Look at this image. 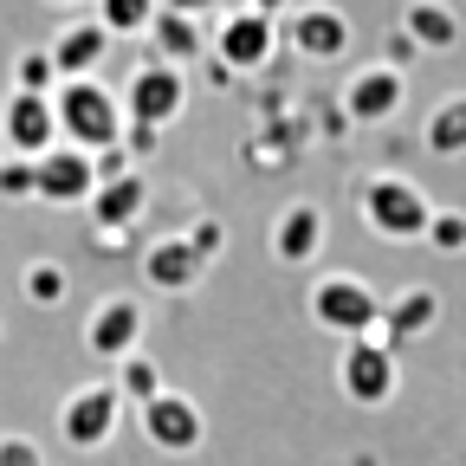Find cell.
<instances>
[{"instance_id": "1", "label": "cell", "mask_w": 466, "mask_h": 466, "mask_svg": "<svg viewBox=\"0 0 466 466\" xmlns=\"http://www.w3.org/2000/svg\"><path fill=\"white\" fill-rule=\"evenodd\" d=\"M52 104H58V130H66L78 149H110L124 137V104H116L97 78H66L52 91Z\"/></svg>"}, {"instance_id": "2", "label": "cell", "mask_w": 466, "mask_h": 466, "mask_svg": "<svg viewBox=\"0 0 466 466\" xmlns=\"http://www.w3.org/2000/svg\"><path fill=\"white\" fill-rule=\"evenodd\" d=\"M363 220L382 233V240H428L434 201L408 182V175H370L363 182Z\"/></svg>"}, {"instance_id": "3", "label": "cell", "mask_w": 466, "mask_h": 466, "mask_svg": "<svg viewBox=\"0 0 466 466\" xmlns=\"http://www.w3.org/2000/svg\"><path fill=\"white\" fill-rule=\"evenodd\" d=\"M382 299L357 279V272H330V279H318L311 285V318L324 324V330H337V337H376L382 330Z\"/></svg>"}, {"instance_id": "4", "label": "cell", "mask_w": 466, "mask_h": 466, "mask_svg": "<svg viewBox=\"0 0 466 466\" xmlns=\"http://www.w3.org/2000/svg\"><path fill=\"white\" fill-rule=\"evenodd\" d=\"M337 382H343L350 401H363V408L389 401V395H395V343H389L382 330H376V337H350L343 363H337Z\"/></svg>"}, {"instance_id": "5", "label": "cell", "mask_w": 466, "mask_h": 466, "mask_svg": "<svg viewBox=\"0 0 466 466\" xmlns=\"http://www.w3.org/2000/svg\"><path fill=\"white\" fill-rule=\"evenodd\" d=\"M272 46H279V20L259 14V7H233L214 26V58H220L227 72H259L266 58H272Z\"/></svg>"}, {"instance_id": "6", "label": "cell", "mask_w": 466, "mask_h": 466, "mask_svg": "<svg viewBox=\"0 0 466 466\" xmlns=\"http://www.w3.org/2000/svg\"><path fill=\"white\" fill-rule=\"evenodd\" d=\"M188 104V85H182V66H168V58H149V66L130 72V124H168V116H182Z\"/></svg>"}, {"instance_id": "7", "label": "cell", "mask_w": 466, "mask_h": 466, "mask_svg": "<svg viewBox=\"0 0 466 466\" xmlns=\"http://www.w3.org/2000/svg\"><path fill=\"white\" fill-rule=\"evenodd\" d=\"M401 97H408V72H395L389 58L382 66H363L343 85V110L357 116V124H389V116L401 110Z\"/></svg>"}, {"instance_id": "8", "label": "cell", "mask_w": 466, "mask_h": 466, "mask_svg": "<svg viewBox=\"0 0 466 466\" xmlns=\"http://www.w3.org/2000/svg\"><path fill=\"white\" fill-rule=\"evenodd\" d=\"M285 46L305 52V58H318V66H330V58L350 52V20L337 7H291L285 14Z\"/></svg>"}, {"instance_id": "9", "label": "cell", "mask_w": 466, "mask_h": 466, "mask_svg": "<svg viewBox=\"0 0 466 466\" xmlns=\"http://www.w3.org/2000/svg\"><path fill=\"white\" fill-rule=\"evenodd\" d=\"M116 33L91 14V20H72V26H58L46 46H52V58H58V78H91V66L104 58V46H110Z\"/></svg>"}, {"instance_id": "10", "label": "cell", "mask_w": 466, "mask_h": 466, "mask_svg": "<svg viewBox=\"0 0 466 466\" xmlns=\"http://www.w3.org/2000/svg\"><path fill=\"white\" fill-rule=\"evenodd\" d=\"M52 137H58V104H52V91H20V97L7 104V143L46 156Z\"/></svg>"}, {"instance_id": "11", "label": "cell", "mask_w": 466, "mask_h": 466, "mask_svg": "<svg viewBox=\"0 0 466 466\" xmlns=\"http://www.w3.org/2000/svg\"><path fill=\"white\" fill-rule=\"evenodd\" d=\"M33 168H39V188H46L52 201H78V195H91V182H97V168H91L85 149H46Z\"/></svg>"}, {"instance_id": "12", "label": "cell", "mask_w": 466, "mask_h": 466, "mask_svg": "<svg viewBox=\"0 0 466 466\" xmlns=\"http://www.w3.org/2000/svg\"><path fill=\"white\" fill-rule=\"evenodd\" d=\"M318 240H324V214L318 208H285L279 220H272V253L285 259V266H305L311 253H318Z\"/></svg>"}, {"instance_id": "13", "label": "cell", "mask_w": 466, "mask_h": 466, "mask_svg": "<svg viewBox=\"0 0 466 466\" xmlns=\"http://www.w3.org/2000/svg\"><path fill=\"white\" fill-rule=\"evenodd\" d=\"M149 46H156V58H168V66H188V58L208 46V39H201V14L162 7V14H156V26H149Z\"/></svg>"}, {"instance_id": "14", "label": "cell", "mask_w": 466, "mask_h": 466, "mask_svg": "<svg viewBox=\"0 0 466 466\" xmlns=\"http://www.w3.org/2000/svg\"><path fill=\"white\" fill-rule=\"evenodd\" d=\"M137 330H143V311L130 299H104L97 318H91V343L104 350V357H130L137 350Z\"/></svg>"}, {"instance_id": "15", "label": "cell", "mask_w": 466, "mask_h": 466, "mask_svg": "<svg viewBox=\"0 0 466 466\" xmlns=\"http://www.w3.org/2000/svg\"><path fill=\"white\" fill-rule=\"evenodd\" d=\"M401 26L415 33L428 52H453V46H460V14L441 7V0H408V7H401Z\"/></svg>"}, {"instance_id": "16", "label": "cell", "mask_w": 466, "mask_h": 466, "mask_svg": "<svg viewBox=\"0 0 466 466\" xmlns=\"http://www.w3.org/2000/svg\"><path fill=\"white\" fill-rule=\"evenodd\" d=\"M143 421H149V434L162 447H195L201 441V415H195V401H182V395H156Z\"/></svg>"}, {"instance_id": "17", "label": "cell", "mask_w": 466, "mask_h": 466, "mask_svg": "<svg viewBox=\"0 0 466 466\" xmlns=\"http://www.w3.org/2000/svg\"><path fill=\"white\" fill-rule=\"evenodd\" d=\"M434 318H441V299L428 285H408L401 299L382 311V324H389V343H401V337H421V330H434Z\"/></svg>"}, {"instance_id": "18", "label": "cell", "mask_w": 466, "mask_h": 466, "mask_svg": "<svg viewBox=\"0 0 466 466\" xmlns=\"http://www.w3.org/2000/svg\"><path fill=\"white\" fill-rule=\"evenodd\" d=\"M201 247L195 240H162L156 253H149V279L162 285V291H182V285H195V272H201Z\"/></svg>"}, {"instance_id": "19", "label": "cell", "mask_w": 466, "mask_h": 466, "mask_svg": "<svg viewBox=\"0 0 466 466\" xmlns=\"http://www.w3.org/2000/svg\"><path fill=\"white\" fill-rule=\"evenodd\" d=\"M110 415H116V395H110V389H85V395H72V408H66V428H72L78 441H104V434H110Z\"/></svg>"}, {"instance_id": "20", "label": "cell", "mask_w": 466, "mask_h": 466, "mask_svg": "<svg viewBox=\"0 0 466 466\" xmlns=\"http://www.w3.org/2000/svg\"><path fill=\"white\" fill-rule=\"evenodd\" d=\"M428 149L434 156H466V97H447L428 116Z\"/></svg>"}, {"instance_id": "21", "label": "cell", "mask_w": 466, "mask_h": 466, "mask_svg": "<svg viewBox=\"0 0 466 466\" xmlns=\"http://www.w3.org/2000/svg\"><path fill=\"white\" fill-rule=\"evenodd\" d=\"M162 14V0H97V20L110 33H149Z\"/></svg>"}, {"instance_id": "22", "label": "cell", "mask_w": 466, "mask_h": 466, "mask_svg": "<svg viewBox=\"0 0 466 466\" xmlns=\"http://www.w3.org/2000/svg\"><path fill=\"white\" fill-rule=\"evenodd\" d=\"M137 208H143V182H137V175H116V182L97 195V220H104V227L137 220Z\"/></svg>"}, {"instance_id": "23", "label": "cell", "mask_w": 466, "mask_h": 466, "mask_svg": "<svg viewBox=\"0 0 466 466\" xmlns=\"http://www.w3.org/2000/svg\"><path fill=\"white\" fill-rule=\"evenodd\" d=\"M428 247H441V253H460V247H466V214H441V208H434Z\"/></svg>"}, {"instance_id": "24", "label": "cell", "mask_w": 466, "mask_h": 466, "mask_svg": "<svg viewBox=\"0 0 466 466\" xmlns=\"http://www.w3.org/2000/svg\"><path fill=\"white\" fill-rule=\"evenodd\" d=\"M421 52H428V46H421L415 33H408V26H395V33H389V66H395V72H408Z\"/></svg>"}, {"instance_id": "25", "label": "cell", "mask_w": 466, "mask_h": 466, "mask_svg": "<svg viewBox=\"0 0 466 466\" xmlns=\"http://www.w3.org/2000/svg\"><path fill=\"white\" fill-rule=\"evenodd\" d=\"M26 291H33L39 305H52L58 291H66V272H58V266H33V272H26Z\"/></svg>"}, {"instance_id": "26", "label": "cell", "mask_w": 466, "mask_h": 466, "mask_svg": "<svg viewBox=\"0 0 466 466\" xmlns=\"http://www.w3.org/2000/svg\"><path fill=\"white\" fill-rule=\"evenodd\" d=\"M124 389H130V395H143V401H156V395H162V389H156V370H149L143 357H124Z\"/></svg>"}, {"instance_id": "27", "label": "cell", "mask_w": 466, "mask_h": 466, "mask_svg": "<svg viewBox=\"0 0 466 466\" xmlns=\"http://www.w3.org/2000/svg\"><path fill=\"white\" fill-rule=\"evenodd\" d=\"M0 460H7V466H39V460H33V447H20V441L0 447Z\"/></svg>"}, {"instance_id": "28", "label": "cell", "mask_w": 466, "mask_h": 466, "mask_svg": "<svg viewBox=\"0 0 466 466\" xmlns=\"http://www.w3.org/2000/svg\"><path fill=\"white\" fill-rule=\"evenodd\" d=\"M162 7H182V14H214L220 0H162Z\"/></svg>"}, {"instance_id": "29", "label": "cell", "mask_w": 466, "mask_h": 466, "mask_svg": "<svg viewBox=\"0 0 466 466\" xmlns=\"http://www.w3.org/2000/svg\"><path fill=\"white\" fill-rule=\"evenodd\" d=\"M247 7H259V14H272V20H279V14H291V0H247Z\"/></svg>"}, {"instance_id": "30", "label": "cell", "mask_w": 466, "mask_h": 466, "mask_svg": "<svg viewBox=\"0 0 466 466\" xmlns=\"http://www.w3.org/2000/svg\"><path fill=\"white\" fill-rule=\"evenodd\" d=\"M52 7H78V0H52Z\"/></svg>"}]
</instances>
